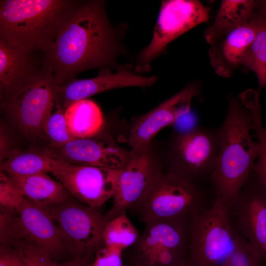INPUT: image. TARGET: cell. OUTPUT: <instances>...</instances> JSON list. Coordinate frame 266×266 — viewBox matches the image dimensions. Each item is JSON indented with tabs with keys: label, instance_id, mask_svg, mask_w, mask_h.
Returning a JSON list of instances; mask_svg holds the SVG:
<instances>
[{
	"label": "cell",
	"instance_id": "6da1fadb",
	"mask_svg": "<svg viewBox=\"0 0 266 266\" xmlns=\"http://www.w3.org/2000/svg\"><path fill=\"white\" fill-rule=\"evenodd\" d=\"M123 51L120 33L108 18L105 1L83 0L52 46L44 53L45 66L58 86L96 68H117Z\"/></svg>",
	"mask_w": 266,
	"mask_h": 266
},
{
	"label": "cell",
	"instance_id": "7a4b0ae2",
	"mask_svg": "<svg viewBox=\"0 0 266 266\" xmlns=\"http://www.w3.org/2000/svg\"><path fill=\"white\" fill-rule=\"evenodd\" d=\"M226 118L218 129L219 148L209 182L215 197L229 206L251 173L260 150L250 131L255 129L251 113L239 98L229 95Z\"/></svg>",
	"mask_w": 266,
	"mask_h": 266
},
{
	"label": "cell",
	"instance_id": "3957f363",
	"mask_svg": "<svg viewBox=\"0 0 266 266\" xmlns=\"http://www.w3.org/2000/svg\"><path fill=\"white\" fill-rule=\"evenodd\" d=\"M80 0H0V39L44 53L81 5Z\"/></svg>",
	"mask_w": 266,
	"mask_h": 266
},
{
	"label": "cell",
	"instance_id": "277c9868",
	"mask_svg": "<svg viewBox=\"0 0 266 266\" xmlns=\"http://www.w3.org/2000/svg\"><path fill=\"white\" fill-rule=\"evenodd\" d=\"M237 235L229 205L215 197L209 206L189 218L186 265L225 266Z\"/></svg>",
	"mask_w": 266,
	"mask_h": 266
},
{
	"label": "cell",
	"instance_id": "5b68a950",
	"mask_svg": "<svg viewBox=\"0 0 266 266\" xmlns=\"http://www.w3.org/2000/svg\"><path fill=\"white\" fill-rule=\"evenodd\" d=\"M218 129L197 126L173 131L161 145L166 172L197 185L209 181L216 162Z\"/></svg>",
	"mask_w": 266,
	"mask_h": 266
},
{
	"label": "cell",
	"instance_id": "8992f818",
	"mask_svg": "<svg viewBox=\"0 0 266 266\" xmlns=\"http://www.w3.org/2000/svg\"><path fill=\"white\" fill-rule=\"evenodd\" d=\"M205 200L201 185L164 171L129 210L145 224L159 220L188 218L206 207Z\"/></svg>",
	"mask_w": 266,
	"mask_h": 266
},
{
	"label": "cell",
	"instance_id": "52a82bcc",
	"mask_svg": "<svg viewBox=\"0 0 266 266\" xmlns=\"http://www.w3.org/2000/svg\"><path fill=\"white\" fill-rule=\"evenodd\" d=\"M57 86L45 66L19 89L0 99L4 114L29 140L44 137L43 126L55 106Z\"/></svg>",
	"mask_w": 266,
	"mask_h": 266
},
{
	"label": "cell",
	"instance_id": "ba28073f",
	"mask_svg": "<svg viewBox=\"0 0 266 266\" xmlns=\"http://www.w3.org/2000/svg\"><path fill=\"white\" fill-rule=\"evenodd\" d=\"M189 219L145 224L126 254L136 266H180L187 256Z\"/></svg>",
	"mask_w": 266,
	"mask_h": 266
},
{
	"label": "cell",
	"instance_id": "9c48e42d",
	"mask_svg": "<svg viewBox=\"0 0 266 266\" xmlns=\"http://www.w3.org/2000/svg\"><path fill=\"white\" fill-rule=\"evenodd\" d=\"M61 232L67 253L72 259L95 258L104 246L105 215L85 204L67 201L45 207Z\"/></svg>",
	"mask_w": 266,
	"mask_h": 266
},
{
	"label": "cell",
	"instance_id": "30bf717a",
	"mask_svg": "<svg viewBox=\"0 0 266 266\" xmlns=\"http://www.w3.org/2000/svg\"><path fill=\"white\" fill-rule=\"evenodd\" d=\"M131 150L129 162L119 171L112 206L105 215L108 221L130 210L165 171L161 146L153 141L145 148Z\"/></svg>",
	"mask_w": 266,
	"mask_h": 266
},
{
	"label": "cell",
	"instance_id": "8fae6325",
	"mask_svg": "<svg viewBox=\"0 0 266 266\" xmlns=\"http://www.w3.org/2000/svg\"><path fill=\"white\" fill-rule=\"evenodd\" d=\"M209 13V8L198 0L163 1L152 39L138 54L136 70H148L150 62L169 43L197 26L207 22Z\"/></svg>",
	"mask_w": 266,
	"mask_h": 266
},
{
	"label": "cell",
	"instance_id": "7c38bea8",
	"mask_svg": "<svg viewBox=\"0 0 266 266\" xmlns=\"http://www.w3.org/2000/svg\"><path fill=\"white\" fill-rule=\"evenodd\" d=\"M119 169L74 165L58 160L51 173L69 194L84 204L98 209L110 199Z\"/></svg>",
	"mask_w": 266,
	"mask_h": 266
},
{
	"label": "cell",
	"instance_id": "4fadbf2b",
	"mask_svg": "<svg viewBox=\"0 0 266 266\" xmlns=\"http://www.w3.org/2000/svg\"><path fill=\"white\" fill-rule=\"evenodd\" d=\"M43 148L59 161L119 170L125 167L132 154L131 149L120 146L103 129L90 137L75 138L59 146L45 145Z\"/></svg>",
	"mask_w": 266,
	"mask_h": 266
},
{
	"label": "cell",
	"instance_id": "5bb4252c",
	"mask_svg": "<svg viewBox=\"0 0 266 266\" xmlns=\"http://www.w3.org/2000/svg\"><path fill=\"white\" fill-rule=\"evenodd\" d=\"M229 206L236 231L258 251L266 266V192L253 171Z\"/></svg>",
	"mask_w": 266,
	"mask_h": 266
},
{
	"label": "cell",
	"instance_id": "9a60e30c",
	"mask_svg": "<svg viewBox=\"0 0 266 266\" xmlns=\"http://www.w3.org/2000/svg\"><path fill=\"white\" fill-rule=\"evenodd\" d=\"M197 83L185 87L148 112L137 118L130 126L128 141L132 150L148 146L163 128L173 125L190 110L193 98L199 93Z\"/></svg>",
	"mask_w": 266,
	"mask_h": 266
},
{
	"label": "cell",
	"instance_id": "2e32d148",
	"mask_svg": "<svg viewBox=\"0 0 266 266\" xmlns=\"http://www.w3.org/2000/svg\"><path fill=\"white\" fill-rule=\"evenodd\" d=\"M157 81L154 76H145L133 71L129 67H118L113 72L109 68H101L93 78L75 79L57 86L55 103L65 110L72 103L112 89L126 87L151 86Z\"/></svg>",
	"mask_w": 266,
	"mask_h": 266
},
{
	"label": "cell",
	"instance_id": "e0dca14e",
	"mask_svg": "<svg viewBox=\"0 0 266 266\" xmlns=\"http://www.w3.org/2000/svg\"><path fill=\"white\" fill-rule=\"evenodd\" d=\"M16 210L13 238H29L47 251L55 261L67 253L60 230L44 207L24 198Z\"/></svg>",
	"mask_w": 266,
	"mask_h": 266
},
{
	"label": "cell",
	"instance_id": "ac0fdd59",
	"mask_svg": "<svg viewBox=\"0 0 266 266\" xmlns=\"http://www.w3.org/2000/svg\"><path fill=\"white\" fill-rule=\"evenodd\" d=\"M44 53L0 39V94L2 99L15 92L44 68Z\"/></svg>",
	"mask_w": 266,
	"mask_h": 266
},
{
	"label": "cell",
	"instance_id": "d6986e66",
	"mask_svg": "<svg viewBox=\"0 0 266 266\" xmlns=\"http://www.w3.org/2000/svg\"><path fill=\"white\" fill-rule=\"evenodd\" d=\"M256 31L250 19L211 45L208 51L210 63L217 74L229 77L242 66Z\"/></svg>",
	"mask_w": 266,
	"mask_h": 266
},
{
	"label": "cell",
	"instance_id": "ffe728a7",
	"mask_svg": "<svg viewBox=\"0 0 266 266\" xmlns=\"http://www.w3.org/2000/svg\"><path fill=\"white\" fill-rule=\"evenodd\" d=\"M6 174L24 198L36 204L46 207L69 200L70 195L64 186L47 173L29 175Z\"/></svg>",
	"mask_w": 266,
	"mask_h": 266
},
{
	"label": "cell",
	"instance_id": "44dd1931",
	"mask_svg": "<svg viewBox=\"0 0 266 266\" xmlns=\"http://www.w3.org/2000/svg\"><path fill=\"white\" fill-rule=\"evenodd\" d=\"M258 0H223L213 22L205 30L204 37L211 45L232 31L248 22Z\"/></svg>",
	"mask_w": 266,
	"mask_h": 266
},
{
	"label": "cell",
	"instance_id": "7402d4cb",
	"mask_svg": "<svg viewBox=\"0 0 266 266\" xmlns=\"http://www.w3.org/2000/svg\"><path fill=\"white\" fill-rule=\"evenodd\" d=\"M65 115L69 132L75 138L94 136L104 129L102 112L90 99L72 103L66 109Z\"/></svg>",
	"mask_w": 266,
	"mask_h": 266
},
{
	"label": "cell",
	"instance_id": "603a6c76",
	"mask_svg": "<svg viewBox=\"0 0 266 266\" xmlns=\"http://www.w3.org/2000/svg\"><path fill=\"white\" fill-rule=\"evenodd\" d=\"M57 161L44 148L25 151L13 150L0 162V170L7 174L18 175L51 173Z\"/></svg>",
	"mask_w": 266,
	"mask_h": 266
},
{
	"label": "cell",
	"instance_id": "cb8c5ba5",
	"mask_svg": "<svg viewBox=\"0 0 266 266\" xmlns=\"http://www.w3.org/2000/svg\"><path fill=\"white\" fill-rule=\"evenodd\" d=\"M251 19L256 31L242 66L255 73L259 93L266 86V19L257 8Z\"/></svg>",
	"mask_w": 266,
	"mask_h": 266
},
{
	"label": "cell",
	"instance_id": "d4e9b609",
	"mask_svg": "<svg viewBox=\"0 0 266 266\" xmlns=\"http://www.w3.org/2000/svg\"><path fill=\"white\" fill-rule=\"evenodd\" d=\"M139 235V231L125 213L108 221L103 230V241L104 246L124 251L136 242Z\"/></svg>",
	"mask_w": 266,
	"mask_h": 266
},
{
	"label": "cell",
	"instance_id": "484cf974",
	"mask_svg": "<svg viewBox=\"0 0 266 266\" xmlns=\"http://www.w3.org/2000/svg\"><path fill=\"white\" fill-rule=\"evenodd\" d=\"M43 135L50 146H62L75 138L68 129L65 110L56 103L44 123Z\"/></svg>",
	"mask_w": 266,
	"mask_h": 266
},
{
	"label": "cell",
	"instance_id": "4316f807",
	"mask_svg": "<svg viewBox=\"0 0 266 266\" xmlns=\"http://www.w3.org/2000/svg\"><path fill=\"white\" fill-rule=\"evenodd\" d=\"M5 244L16 249L28 266H56V261L52 258L48 251L28 238H13Z\"/></svg>",
	"mask_w": 266,
	"mask_h": 266
},
{
	"label": "cell",
	"instance_id": "83f0119b",
	"mask_svg": "<svg viewBox=\"0 0 266 266\" xmlns=\"http://www.w3.org/2000/svg\"><path fill=\"white\" fill-rule=\"evenodd\" d=\"M225 266H266L260 253L238 232L235 248Z\"/></svg>",
	"mask_w": 266,
	"mask_h": 266
},
{
	"label": "cell",
	"instance_id": "f1b7e54d",
	"mask_svg": "<svg viewBox=\"0 0 266 266\" xmlns=\"http://www.w3.org/2000/svg\"><path fill=\"white\" fill-rule=\"evenodd\" d=\"M24 197L10 177L3 171L0 173V206L16 209Z\"/></svg>",
	"mask_w": 266,
	"mask_h": 266
},
{
	"label": "cell",
	"instance_id": "f546056e",
	"mask_svg": "<svg viewBox=\"0 0 266 266\" xmlns=\"http://www.w3.org/2000/svg\"><path fill=\"white\" fill-rule=\"evenodd\" d=\"M255 130L260 144V150L257 161L255 163L253 172L262 183L266 192V139L262 117H257L254 120Z\"/></svg>",
	"mask_w": 266,
	"mask_h": 266
},
{
	"label": "cell",
	"instance_id": "4dcf8cb0",
	"mask_svg": "<svg viewBox=\"0 0 266 266\" xmlns=\"http://www.w3.org/2000/svg\"><path fill=\"white\" fill-rule=\"evenodd\" d=\"M123 253L118 248L104 246L96 253L92 266H123Z\"/></svg>",
	"mask_w": 266,
	"mask_h": 266
},
{
	"label": "cell",
	"instance_id": "1f68e13d",
	"mask_svg": "<svg viewBox=\"0 0 266 266\" xmlns=\"http://www.w3.org/2000/svg\"><path fill=\"white\" fill-rule=\"evenodd\" d=\"M0 266H28L25 260L14 247L0 244Z\"/></svg>",
	"mask_w": 266,
	"mask_h": 266
},
{
	"label": "cell",
	"instance_id": "d6a6232c",
	"mask_svg": "<svg viewBox=\"0 0 266 266\" xmlns=\"http://www.w3.org/2000/svg\"><path fill=\"white\" fill-rule=\"evenodd\" d=\"M94 258L86 259H74L62 262L60 263L56 262V266H92Z\"/></svg>",
	"mask_w": 266,
	"mask_h": 266
},
{
	"label": "cell",
	"instance_id": "836d02e7",
	"mask_svg": "<svg viewBox=\"0 0 266 266\" xmlns=\"http://www.w3.org/2000/svg\"><path fill=\"white\" fill-rule=\"evenodd\" d=\"M256 8L266 19V0H258Z\"/></svg>",
	"mask_w": 266,
	"mask_h": 266
},
{
	"label": "cell",
	"instance_id": "e575fe53",
	"mask_svg": "<svg viewBox=\"0 0 266 266\" xmlns=\"http://www.w3.org/2000/svg\"><path fill=\"white\" fill-rule=\"evenodd\" d=\"M123 260L124 265L123 266H136L130 258L128 256L127 254L125 255L123 253Z\"/></svg>",
	"mask_w": 266,
	"mask_h": 266
},
{
	"label": "cell",
	"instance_id": "d590c367",
	"mask_svg": "<svg viewBox=\"0 0 266 266\" xmlns=\"http://www.w3.org/2000/svg\"><path fill=\"white\" fill-rule=\"evenodd\" d=\"M264 134H265V138L266 139V129L265 128L264 129Z\"/></svg>",
	"mask_w": 266,
	"mask_h": 266
},
{
	"label": "cell",
	"instance_id": "8d00e7d4",
	"mask_svg": "<svg viewBox=\"0 0 266 266\" xmlns=\"http://www.w3.org/2000/svg\"><path fill=\"white\" fill-rule=\"evenodd\" d=\"M181 266H187L186 265L185 263H184Z\"/></svg>",
	"mask_w": 266,
	"mask_h": 266
},
{
	"label": "cell",
	"instance_id": "74e56055",
	"mask_svg": "<svg viewBox=\"0 0 266 266\" xmlns=\"http://www.w3.org/2000/svg\"></svg>",
	"mask_w": 266,
	"mask_h": 266
},
{
	"label": "cell",
	"instance_id": "f35d334b",
	"mask_svg": "<svg viewBox=\"0 0 266 266\" xmlns=\"http://www.w3.org/2000/svg\"></svg>",
	"mask_w": 266,
	"mask_h": 266
}]
</instances>
